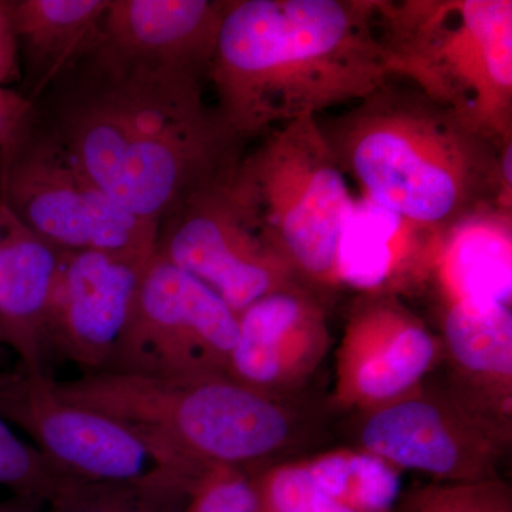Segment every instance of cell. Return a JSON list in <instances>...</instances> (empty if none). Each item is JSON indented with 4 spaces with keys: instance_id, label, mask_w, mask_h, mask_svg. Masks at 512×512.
Listing matches in <instances>:
<instances>
[{
    "instance_id": "cell-1",
    "label": "cell",
    "mask_w": 512,
    "mask_h": 512,
    "mask_svg": "<svg viewBox=\"0 0 512 512\" xmlns=\"http://www.w3.org/2000/svg\"><path fill=\"white\" fill-rule=\"evenodd\" d=\"M204 80L121 62L93 45L55 84L45 126L124 210L160 227L244 157Z\"/></svg>"
},
{
    "instance_id": "cell-2",
    "label": "cell",
    "mask_w": 512,
    "mask_h": 512,
    "mask_svg": "<svg viewBox=\"0 0 512 512\" xmlns=\"http://www.w3.org/2000/svg\"><path fill=\"white\" fill-rule=\"evenodd\" d=\"M392 80L376 0H225L208 83L241 140Z\"/></svg>"
},
{
    "instance_id": "cell-3",
    "label": "cell",
    "mask_w": 512,
    "mask_h": 512,
    "mask_svg": "<svg viewBox=\"0 0 512 512\" xmlns=\"http://www.w3.org/2000/svg\"><path fill=\"white\" fill-rule=\"evenodd\" d=\"M320 127L367 200L424 234L441 237L487 211L512 214V187L500 167L505 143L416 87L392 80Z\"/></svg>"
},
{
    "instance_id": "cell-4",
    "label": "cell",
    "mask_w": 512,
    "mask_h": 512,
    "mask_svg": "<svg viewBox=\"0 0 512 512\" xmlns=\"http://www.w3.org/2000/svg\"><path fill=\"white\" fill-rule=\"evenodd\" d=\"M55 386L64 399L119 421L167 466L192 478L214 467L268 466L305 440L309 429L291 399L225 375L154 377L106 370Z\"/></svg>"
},
{
    "instance_id": "cell-5",
    "label": "cell",
    "mask_w": 512,
    "mask_h": 512,
    "mask_svg": "<svg viewBox=\"0 0 512 512\" xmlns=\"http://www.w3.org/2000/svg\"><path fill=\"white\" fill-rule=\"evenodd\" d=\"M393 79L498 146L512 140L511 0H376Z\"/></svg>"
},
{
    "instance_id": "cell-6",
    "label": "cell",
    "mask_w": 512,
    "mask_h": 512,
    "mask_svg": "<svg viewBox=\"0 0 512 512\" xmlns=\"http://www.w3.org/2000/svg\"><path fill=\"white\" fill-rule=\"evenodd\" d=\"M318 117L289 121L235 170L261 234L320 298L338 291L339 252L355 201Z\"/></svg>"
},
{
    "instance_id": "cell-7",
    "label": "cell",
    "mask_w": 512,
    "mask_h": 512,
    "mask_svg": "<svg viewBox=\"0 0 512 512\" xmlns=\"http://www.w3.org/2000/svg\"><path fill=\"white\" fill-rule=\"evenodd\" d=\"M0 201L63 251L153 256L160 227L124 210L36 119L0 150Z\"/></svg>"
},
{
    "instance_id": "cell-8",
    "label": "cell",
    "mask_w": 512,
    "mask_h": 512,
    "mask_svg": "<svg viewBox=\"0 0 512 512\" xmlns=\"http://www.w3.org/2000/svg\"><path fill=\"white\" fill-rule=\"evenodd\" d=\"M237 338L238 313L154 251L106 370L154 377L227 376Z\"/></svg>"
},
{
    "instance_id": "cell-9",
    "label": "cell",
    "mask_w": 512,
    "mask_h": 512,
    "mask_svg": "<svg viewBox=\"0 0 512 512\" xmlns=\"http://www.w3.org/2000/svg\"><path fill=\"white\" fill-rule=\"evenodd\" d=\"M511 421L483 412L450 386H423L359 413L357 447L439 484L498 478L511 446Z\"/></svg>"
},
{
    "instance_id": "cell-10",
    "label": "cell",
    "mask_w": 512,
    "mask_h": 512,
    "mask_svg": "<svg viewBox=\"0 0 512 512\" xmlns=\"http://www.w3.org/2000/svg\"><path fill=\"white\" fill-rule=\"evenodd\" d=\"M238 164L180 202L161 222L156 245L158 255L237 313L266 295L302 285L256 227L235 183Z\"/></svg>"
},
{
    "instance_id": "cell-11",
    "label": "cell",
    "mask_w": 512,
    "mask_h": 512,
    "mask_svg": "<svg viewBox=\"0 0 512 512\" xmlns=\"http://www.w3.org/2000/svg\"><path fill=\"white\" fill-rule=\"evenodd\" d=\"M0 417L77 480L133 481L174 470L119 421L64 399L49 375H30L19 365L0 372Z\"/></svg>"
},
{
    "instance_id": "cell-12",
    "label": "cell",
    "mask_w": 512,
    "mask_h": 512,
    "mask_svg": "<svg viewBox=\"0 0 512 512\" xmlns=\"http://www.w3.org/2000/svg\"><path fill=\"white\" fill-rule=\"evenodd\" d=\"M441 359L440 336L396 293H360L336 350L333 406L359 414L396 402Z\"/></svg>"
},
{
    "instance_id": "cell-13",
    "label": "cell",
    "mask_w": 512,
    "mask_h": 512,
    "mask_svg": "<svg viewBox=\"0 0 512 512\" xmlns=\"http://www.w3.org/2000/svg\"><path fill=\"white\" fill-rule=\"evenodd\" d=\"M153 256L63 251L46 316L47 356L103 372L133 312Z\"/></svg>"
},
{
    "instance_id": "cell-14",
    "label": "cell",
    "mask_w": 512,
    "mask_h": 512,
    "mask_svg": "<svg viewBox=\"0 0 512 512\" xmlns=\"http://www.w3.org/2000/svg\"><path fill=\"white\" fill-rule=\"evenodd\" d=\"M329 348L325 299L305 286H291L238 313L227 376L269 396L291 399L315 375Z\"/></svg>"
},
{
    "instance_id": "cell-15",
    "label": "cell",
    "mask_w": 512,
    "mask_h": 512,
    "mask_svg": "<svg viewBox=\"0 0 512 512\" xmlns=\"http://www.w3.org/2000/svg\"><path fill=\"white\" fill-rule=\"evenodd\" d=\"M225 0H110L94 46L123 62L208 83Z\"/></svg>"
},
{
    "instance_id": "cell-16",
    "label": "cell",
    "mask_w": 512,
    "mask_h": 512,
    "mask_svg": "<svg viewBox=\"0 0 512 512\" xmlns=\"http://www.w3.org/2000/svg\"><path fill=\"white\" fill-rule=\"evenodd\" d=\"M448 386L468 403L512 423L511 305L483 299L441 302Z\"/></svg>"
},
{
    "instance_id": "cell-17",
    "label": "cell",
    "mask_w": 512,
    "mask_h": 512,
    "mask_svg": "<svg viewBox=\"0 0 512 512\" xmlns=\"http://www.w3.org/2000/svg\"><path fill=\"white\" fill-rule=\"evenodd\" d=\"M62 254L0 201V345L30 375L47 376L46 316Z\"/></svg>"
},
{
    "instance_id": "cell-18",
    "label": "cell",
    "mask_w": 512,
    "mask_h": 512,
    "mask_svg": "<svg viewBox=\"0 0 512 512\" xmlns=\"http://www.w3.org/2000/svg\"><path fill=\"white\" fill-rule=\"evenodd\" d=\"M110 0H15L20 64L28 77V99L55 86L99 36Z\"/></svg>"
},
{
    "instance_id": "cell-19",
    "label": "cell",
    "mask_w": 512,
    "mask_h": 512,
    "mask_svg": "<svg viewBox=\"0 0 512 512\" xmlns=\"http://www.w3.org/2000/svg\"><path fill=\"white\" fill-rule=\"evenodd\" d=\"M429 278L440 302L483 299L511 305L512 214L487 211L440 237Z\"/></svg>"
},
{
    "instance_id": "cell-20",
    "label": "cell",
    "mask_w": 512,
    "mask_h": 512,
    "mask_svg": "<svg viewBox=\"0 0 512 512\" xmlns=\"http://www.w3.org/2000/svg\"><path fill=\"white\" fill-rule=\"evenodd\" d=\"M198 480L175 470L133 481L72 478L46 512H181Z\"/></svg>"
},
{
    "instance_id": "cell-21",
    "label": "cell",
    "mask_w": 512,
    "mask_h": 512,
    "mask_svg": "<svg viewBox=\"0 0 512 512\" xmlns=\"http://www.w3.org/2000/svg\"><path fill=\"white\" fill-rule=\"evenodd\" d=\"M330 497L356 512H393L402 493V471L363 450H333L303 461Z\"/></svg>"
},
{
    "instance_id": "cell-22",
    "label": "cell",
    "mask_w": 512,
    "mask_h": 512,
    "mask_svg": "<svg viewBox=\"0 0 512 512\" xmlns=\"http://www.w3.org/2000/svg\"><path fill=\"white\" fill-rule=\"evenodd\" d=\"M258 512H356L326 494L299 463H274L249 471Z\"/></svg>"
},
{
    "instance_id": "cell-23",
    "label": "cell",
    "mask_w": 512,
    "mask_h": 512,
    "mask_svg": "<svg viewBox=\"0 0 512 512\" xmlns=\"http://www.w3.org/2000/svg\"><path fill=\"white\" fill-rule=\"evenodd\" d=\"M0 417V487L47 504L72 480Z\"/></svg>"
},
{
    "instance_id": "cell-24",
    "label": "cell",
    "mask_w": 512,
    "mask_h": 512,
    "mask_svg": "<svg viewBox=\"0 0 512 512\" xmlns=\"http://www.w3.org/2000/svg\"><path fill=\"white\" fill-rule=\"evenodd\" d=\"M410 512H512V495L500 478L430 485L414 495Z\"/></svg>"
},
{
    "instance_id": "cell-25",
    "label": "cell",
    "mask_w": 512,
    "mask_h": 512,
    "mask_svg": "<svg viewBox=\"0 0 512 512\" xmlns=\"http://www.w3.org/2000/svg\"><path fill=\"white\" fill-rule=\"evenodd\" d=\"M181 512H258L251 473L237 467L211 468L195 483Z\"/></svg>"
},
{
    "instance_id": "cell-26",
    "label": "cell",
    "mask_w": 512,
    "mask_h": 512,
    "mask_svg": "<svg viewBox=\"0 0 512 512\" xmlns=\"http://www.w3.org/2000/svg\"><path fill=\"white\" fill-rule=\"evenodd\" d=\"M13 3L15 0H0V87L5 89H12L10 86L22 79Z\"/></svg>"
},
{
    "instance_id": "cell-27",
    "label": "cell",
    "mask_w": 512,
    "mask_h": 512,
    "mask_svg": "<svg viewBox=\"0 0 512 512\" xmlns=\"http://www.w3.org/2000/svg\"><path fill=\"white\" fill-rule=\"evenodd\" d=\"M35 109V103L25 94L0 87V150L18 136Z\"/></svg>"
},
{
    "instance_id": "cell-28",
    "label": "cell",
    "mask_w": 512,
    "mask_h": 512,
    "mask_svg": "<svg viewBox=\"0 0 512 512\" xmlns=\"http://www.w3.org/2000/svg\"><path fill=\"white\" fill-rule=\"evenodd\" d=\"M0 512H46V504L13 495L10 500L0 501Z\"/></svg>"
},
{
    "instance_id": "cell-29",
    "label": "cell",
    "mask_w": 512,
    "mask_h": 512,
    "mask_svg": "<svg viewBox=\"0 0 512 512\" xmlns=\"http://www.w3.org/2000/svg\"><path fill=\"white\" fill-rule=\"evenodd\" d=\"M0 348H2V345H0Z\"/></svg>"
}]
</instances>
